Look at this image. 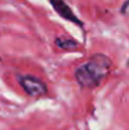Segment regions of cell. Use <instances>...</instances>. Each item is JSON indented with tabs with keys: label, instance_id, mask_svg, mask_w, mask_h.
I'll return each instance as SVG.
<instances>
[{
	"label": "cell",
	"instance_id": "8992f818",
	"mask_svg": "<svg viewBox=\"0 0 129 130\" xmlns=\"http://www.w3.org/2000/svg\"><path fill=\"white\" fill-rule=\"evenodd\" d=\"M127 66H128V67H129V58H128V59H127Z\"/></svg>",
	"mask_w": 129,
	"mask_h": 130
},
{
	"label": "cell",
	"instance_id": "3957f363",
	"mask_svg": "<svg viewBox=\"0 0 129 130\" xmlns=\"http://www.w3.org/2000/svg\"><path fill=\"white\" fill-rule=\"evenodd\" d=\"M49 4H51V6L53 8V10H54L62 19L68 20V22H71V23H74V24H76V25H79L80 28L84 29V27H85L84 22H82L79 17L75 15V13L72 11V9L68 6V4H67L65 0H49Z\"/></svg>",
	"mask_w": 129,
	"mask_h": 130
},
{
	"label": "cell",
	"instance_id": "5b68a950",
	"mask_svg": "<svg viewBox=\"0 0 129 130\" xmlns=\"http://www.w3.org/2000/svg\"><path fill=\"white\" fill-rule=\"evenodd\" d=\"M119 13H120L123 17L129 18V0H125V1L122 4V6L119 8Z\"/></svg>",
	"mask_w": 129,
	"mask_h": 130
},
{
	"label": "cell",
	"instance_id": "7a4b0ae2",
	"mask_svg": "<svg viewBox=\"0 0 129 130\" xmlns=\"http://www.w3.org/2000/svg\"><path fill=\"white\" fill-rule=\"evenodd\" d=\"M17 80L20 87L24 90V92L31 97H42L46 96L48 92L47 85L41 78L32 76V75H18Z\"/></svg>",
	"mask_w": 129,
	"mask_h": 130
},
{
	"label": "cell",
	"instance_id": "277c9868",
	"mask_svg": "<svg viewBox=\"0 0 129 130\" xmlns=\"http://www.w3.org/2000/svg\"><path fill=\"white\" fill-rule=\"evenodd\" d=\"M54 44L61 49V51H68V52H72V51H76L80 43L79 41L74 39L72 37H68V36H60L54 39Z\"/></svg>",
	"mask_w": 129,
	"mask_h": 130
},
{
	"label": "cell",
	"instance_id": "6da1fadb",
	"mask_svg": "<svg viewBox=\"0 0 129 130\" xmlns=\"http://www.w3.org/2000/svg\"><path fill=\"white\" fill-rule=\"evenodd\" d=\"M113 61L104 53L92 54L86 62L76 67L75 80L82 88H96L109 76L111 71Z\"/></svg>",
	"mask_w": 129,
	"mask_h": 130
}]
</instances>
